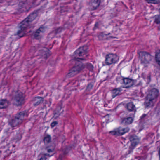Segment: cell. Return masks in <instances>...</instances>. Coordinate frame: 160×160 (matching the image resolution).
Returning a JSON list of instances; mask_svg holds the SVG:
<instances>
[{
	"instance_id": "cell-1",
	"label": "cell",
	"mask_w": 160,
	"mask_h": 160,
	"mask_svg": "<svg viewBox=\"0 0 160 160\" xmlns=\"http://www.w3.org/2000/svg\"><path fill=\"white\" fill-rule=\"evenodd\" d=\"M38 15V11H35L31 13L29 16L21 22L18 26L17 34L20 37H22L26 30L29 27L30 25L37 18Z\"/></svg>"
},
{
	"instance_id": "cell-2",
	"label": "cell",
	"mask_w": 160,
	"mask_h": 160,
	"mask_svg": "<svg viewBox=\"0 0 160 160\" xmlns=\"http://www.w3.org/2000/svg\"><path fill=\"white\" fill-rule=\"evenodd\" d=\"M159 95V91L157 89L153 88L151 90L148 92L145 101V105L146 108H151L153 106Z\"/></svg>"
},
{
	"instance_id": "cell-3",
	"label": "cell",
	"mask_w": 160,
	"mask_h": 160,
	"mask_svg": "<svg viewBox=\"0 0 160 160\" xmlns=\"http://www.w3.org/2000/svg\"><path fill=\"white\" fill-rule=\"evenodd\" d=\"M89 47L88 46H82L76 49L73 53V56L74 58L83 59L86 58L88 55Z\"/></svg>"
},
{
	"instance_id": "cell-4",
	"label": "cell",
	"mask_w": 160,
	"mask_h": 160,
	"mask_svg": "<svg viewBox=\"0 0 160 160\" xmlns=\"http://www.w3.org/2000/svg\"><path fill=\"white\" fill-rule=\"evenodd\" d=\"M26 111H22L18 113L14 117L12 118L10 121V124L12 127L17 126L22 123L26 116Z\"/></svg>"
},
{
	"instance_id": "cell-5",
	"label": "cell",
	"mask_w": 160,
	"mask_h": 160,
	"mask_svg": "<svg viewBox=\"0 0 160 160\" xmlns=\"http://www.w3.org/2000/svg\"><path fill=\"white\" fill-rule=\"evenodd\" d=\"M13 103L17 106H21L25 102V96L23 93L19 91L15 92L13 96Z\"/></svg>"
},
{
	"instance_id": "cell-6",
	"label": "cell",
	"mask_w": 160,
	"mask_h": 160,
	"mask_svg": "<svg viewBox=\"0 0 160 160\" xmlns=\"http://www.w3.org/2000/svg\"><path fill=\"white\" fill-rule=\"evenodd\" d=\"M119 60V57L116 54H109L106 56L105 63L107 65H110L116 63Z\"/></svg>"
},
{
	"instance_id": "cell-7",
	"label": "cell",
	"mask_w": 160,
	"mask_h": 160,
	"mask_svg": "<svg viewBox=\"0 0 160 160\" xmlns=\"http://www.w3.org/2000/svg\"><path fill=\"white\" fill-rule=\"evenodd\" d=\"M83 67H84V66L82 64L76 65L73 67V68L71 69V71H69V72L67 74V76L70 78V77L74 76L76 74L79 72L80 71H81L82 69H83Z\"/></svg>"
},
{
	"instance_id": "cell-8",
	"label": "cell",
	"mask_w": 160,
	"mask_h": 160,
	"mask_svg": "<svg viewBox=\"0 0 160 160\" xmlns=\"http://www.w3.org/2000/svg\"><path fill=\"white\" fill-rule=\"evenodd\" d=\"M129 131V129L128 127H126V128L120 127V128L115 129L113 131H111L110 132V133L111 135H114V136H121V135L125 134L126 133H128Z\"/></svg>"
},
{
	"instance_id": "cell-9",
	"label": "cell",
	"mask_w": 160,
	"mask_h": 160,
	"mask_svg": "<svg viewBox=\"0 0 160 160\" xmlns=\"http://www.w3.org/2000/svg\"><path fill=\"white\" fill-rule=\"evenodd\" d=\"M46 29V27L44 26H41L36 30L34 34V38L35 39L39 40L42 38L44 34Z\"/></svg>"
},
{
	"instance_id": "cell-10",
	"label": "cell",
	"mask_w": 160,
	"mask_h": 160,
	"mask_svg": "<svg viewBox=\"0 0 160 160\" xmlns=\"http://www.w3.org/2000/svg\"><path fill=\"white\" fill-rule=\"evenodd\" d=\"M140 56L141 62L144 63H147L151 60L152 56L148 53L141 52L140 53Z\"/></svg>"
},
{
	"instance_id": "cell-11",
	"label": "cell",
	"mask_w": 160,
	"mask_h": 160,
	"mask_svg": "<svg viewBox=\"0 0 160 160\" xmlns=\"http://www.w3.org/2000/svg\"><path fill=\"white\" fill-rule=\"evenodd\" d=\"M101 0H91L89 4L90 9L91 11L97 9L100 5Z\"/></svg>"
},
{
	"instance_id": "cell-12",
	"label": "cell",
	"mask_w": 160,
	"mask_h": 160,
	"mask_svg": "<svg viewBox=\"0 0 160 160\" xmlns=\"http://www.w3.org/2000/svg\"><path fill=\"white\" fill-rule=\"evenodd\" d=\"M124 87L129 88L133 86L134 84V80L129 78H124L123 79Z\"/></svg>"
},
{
	"instance_id": "cell-13",
	"label": "cell",
	"mask_w": 160,
	"mask_h": 160,
	"mask_svg": "<svg viewBox=\"0 0 160 160\" xmlns=\"http://www.w3.org/2000/svg\"><path fill=\"white\" fill-rule=\"evenodd\" d=\"M9 105V102L8 100L6 99H1V109H3L7 108Z\"/></svg>"
},
{
	"instance_id": "cell-14",
	"label": "cell",
	"mask_w": 160,
	"mask_h": 160,
	"mask_svg": "<svg viewBox=\"0 0 160 160\" xmlns=\"http://www.w3.org/2000/svg\"><path fill=\"white\" fill-rule=\"evenodd\" d=\"M133 118L132 117H128V118H125L122 121V124H123L124 126H127L129 124H131L133 122Z\"/></svg>"
},
{
	"instance_id": "cell-15",
	"label": "cell",
	"mask_w": 160,
	"mask_h": 160,
	"mask_svg": "<svg viewBox=\"0 0 160 160\" xmlns=\"http://www.w3.org/2000/svg\"><path fill=\"white\" fill-rule=\"evenodd\" d=\"M131 146H136L140 141L139 138L137 136H134L131 138Z\"/></svg>"
},
{
	"instance_id": "cell-16",
	"label": "cell",
	"mask_w": 160,
	"mask_h": 160,
	"mask_svg": "<svg viewBox=\"0 0 160 160\" xmlns=\"http://www.w3.org/2000/svg\"><path fill=\"white\" fill-rule=\"evenodd\" d=\"M34 106L39 105L43 101V98L41 97H36L34 100Z\"/></svg>"
},
{
	"instance_id": "cell-17",
	"label": "cell",
	"mask_w": 160,
	"mask_h": 160,
	"mask_svg": "<svg viewBox=\"0 0 160 160\" xmlns=\"http://www.w3.org/2000/svg\"><path fill=\"white\" fill-rule=\"evenodd\" d=\"M121 90L120 89H115L111 92V94H112V96L113 98L116 97V96L119 95L120 93H121Z\"/></svg>"
},
{
	"instance_id": "cell-18",
	"label": "cell",
	"mask_w": 160,
	"mask_h": 160,
	"mask_svg": "<svg viewBox=\"0 0 160 160\" xmlns=\"http://www.w3.org/2000/svg\"><path fill=\"white\" fill-rule=\"evenodd\" d=\"M46 151L47 152L46 154L50 156V155H52L54 153V148L52 146H49L46 148Z\"/></svg>"
},
{
	"instance_id": "cell-19",
	"label": "cell",
	"mask_w": 160,
	"mask_h": 160,
	"mask_svg": "<svg viewBox=\"0 0 160 160\" xmlns=\"http://www.w3.org/2000/svg\"><path fill=\"white\" fill-rule=\"evenodd\" d=\"M127 109L129 111H134L135 109V107L134 104H133V103H129L126 106Z\"/></svg>"
},
{
	"instance_id": "cell-20",
	"label": "cell",
	"mask_w": 160,
	"mask_h": 160,
	"mask_svg": "<svg viewBox=\"0 0 160 160\" xmlns=\"http://www.w3.org/2000/svg\"><path fill=\"white\" fill-rule=\"evenodd\" d=\"M155 59L160 67V50H158L155 54Z\"/></svg>"
},
{
	"instance_id": "cell-21",
	"label": "cell",
	"mask_w": 160,
	"mask_h": 160,
	"mask_svg": "<svg viewBox=\"0 0 160 160\" xmlns=\"http://www.w3.org/2000/svg\"><path fill=\"white\" fill-rule=\"evenodd\" d=\"M51 140V138L50 137V135H47L44 138L43 141L45 144H48L50 143Z\"/></svg>"
},
{
	"instance_id": "cell-22",
	"label": "cell",
	"mask_w": 160,
	"mask_h": 160,
	"mask_svg": "<svg viewBox=\"0 0 160 160\" xmlns=\"http://www.w3.org/2000/svg\"><path fill=\"white\" fill-rule=\"evenodd\" d=\"M49 156V155L47 154L46 153V154H41L39 156L38 159L39 160H46Z\"/></svg>"
},
{
	"instance_id": "cell-23",
	"label": "cell",
	"mask_w": 160,
	"mask_h": 160,
	"mask_svg": "<svg viewBox=\"0 0 160 160\" xmlns=\"http://www.w3.org/2000/svg\"><path fill=\"white\" fill-rule=\"evenodd\" d=\"M148 3L150 4H156L160 3V0H146Z\"/></svg>"
},
{
	"instance_id": "cell-24",
	"label": "cell",
	"mask_w": 160,
	"mask_h": 160,
	"mask_svg": "<svg viewBox=\"0 0 160 160\" xmlns=\"http://www.w3.org/2000/svg\"><path fill=\"white\" fill-rule=\"evenodd\" d=\"M154 22L156 24H160V15H157V16H156V17H155Z\"/></svg>"
},
{
	"instance_id": "cell-25",
	"label": "cell",
	"mask_w": 160,
	"mask_h": 160,
	"mask_svg": "<svg viewBox=\"0 0 160 160\" xmlns=\"http://www.w3.org/2000/svg\"><path fill=\"white\" fill-rule=\"evenodd\" d=\"M58 124V122H56V121H55V122H53L51 124V126L52 127H53L55 126H56V124Z\"/></svg>"
},
{
	"instance_id": "cell-26",
	"label": "cell",
	"mask_w": 160,
	"mask_h": 160,
	"mask_svg": "<svg viewBox=\"0 0 160 160\" xmlns=\"http://www.w3.org/2000/svg\"><path fill=\"white\" fill-rule=\"evenodd\" d=\"M159 157H160V149H159Z\"/></svg>"
}]
</instances>
